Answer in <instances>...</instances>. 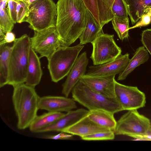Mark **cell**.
I'll return each mask as SVG.
<instances>
[{"label": "cell", "instance_id": "cell-14", "mask_svg": "<svg viewBox=\"0 0 151 151\" xmlns=\"http://www.w3.org/2000/svg\"><path fill=\"white\" fill-rule=\"evenodd\" d=\"M75 101L65 96H44L40 97L39 109L49 112H67L77 108Z\"/></svg>", "mask_w": 151, "mask_h": 151}, {"label": "cell", "instance_id": "cell-23", "mask_svg": "<svg viewBox=\"0 0 151 151\" xmlns=\"http://www.w3.org/2000/svg\"><path fill=\"white\" fill-rule=\"evenodd\" d=\"M12 47L0 44V87L7 84L10 56Z\"/></svg>", "mask_w": 151, "mask_h": 151}, {"label": "cell", "instance_id": "cell-29", "mask_svg": "<svg viewBox=\"0 0 151 151\" xmlns=\"http://www.w3.org/2000/svg\"><path fill=\"white\" fill-rule=\"evenodd\" d=\"M17 23H21L24 22L29 13V7L23 1L17 0Z\"/></svg>", "mask_w": 151, "mask_h": 151}, {"label": "cell", "instance_id": "cell-28", "mask_svg": "<svg viewBox=\"0 0 151 151\" xmlns=\"http://www.w3.org/2000/svg\"><path fill=\"white\" fill-rule=\"evenodd\" d=\"M114 131H108L94 133L81 137L85 140H104L113 139L115 137Z\"/></svg>", "mask_w": 151, "mask_h": 151}, {"label": "cell", "instance_id": "cell-32", "mask_svg": "<svg viewBox=\"0 0 151 151\" xmlns=\"http://www.w3.org/2000/svg\"><path fill=\"white\" fill-rule=\"evenodd\" d=\"M17 0H8L6 8L8 14L10 19L14 24L17 23Z\"/></svg>", "mask_w": 151, "mask_h": 151}, {"label": "cell", "instance_id": "cell-8", "mask_svg": "<svg viewBox=\"0 0 151 151\" xmlns=\"http://www.w3.org/2000/svg\"><path fill=\"white\" fill-rule=\"evenodd\" d=\"M114 35L101 33L91 43L93 49L90 58L94 65L115 60L121 55V48L116 44Z\"/></svg>", "mask_w": 151, "mask_h": 151}, {"label": "cell", "instance_id": "cell-16", "mask_svg": "<svg viewBox=\"0 0 151 151\" xmlns=\"http://www.w3.org/2000/svg\"><path fill=\"white\" fill-rule=\"evenodd\" d=\"M87 115L62 132L82 137L98 132L111 131L97 125L90 120Z\"/></svg>", "mask_w": 151, "mask_h": 151}, {"label": "cell", "instance_id": "cell-37", "mask_svg": "<svg viewBox=\"0 0 151 151\" xmlns=\"http://www.w3.org/2000/svg\"><path fill=\"white\" fill-rule=\"evenodd\" d=\"M0 41H3L5 37V33L3 31L2 29L0 28Z\"/></svg>", "mask_w": 151, "mask_h": 151}, {"label": "cell", "instance_id": "cell-12", "mask_svg": "<svg viewBox=\"0 0 151 151\" xmlns=\"http://www.w3.org/2000/svg\"><path fill=\"white\" fill-rule=\"evenodd\" d=\"M88 62L86 51L78 56L63 85L62 92L65 96H68L80 78L85 75Z\"/></svg>", "mask_w": 151, "mask_h": 151}, {"label": "cell", "instance_id": "cell-27", "mask_svg": "<svg viewBox=\"0 0 151 151\" xmlns=\"http://www.w3.org/2000/svg\"><path fill=\"white\" fill-rule=\"evenodd\" d=\"M114 17L121 19L128 18L127 6L125 0H115L112 8Z\"/></svg>", "mask_w": 151, "mask_h": 151}, {"label": "cell", "instance_id": "cell-17", "mask_svg": "<svg viewBox=\"0 0 151 151\" xmlns=\"http://www.w3.org/2000/svg\"><path fill=\"white\" fill-rule=\"evenodd\" d=\"M42 75L40 58L31 47L25 84L35 87L40 83Z\"/></svg>", "mask_w": 151, "mask_h": 151}, {"label": "cell", "instance_id": "cell-38", "mask_svg": "<svg viewBox=\"0 0 151 151\" xmlns=\"http://www.w3.org/2000/svg\"></svg>", "mask_w": 151, "mask_h": 151}, {"label": "cell", "instance_id": "cell-3", "mask_svg": "<svg viewBox=\"0 0 151 151\" xmlns=\"http://www.w3.org/2000/svg\"><path fill=\"white\" fill-rule=\"evenodd\" d=\"M31 46L26 34L16 38L12 46L7 84L13 87L25 82Z\"/></svg>", "mask_w": 151, "mask_h": 151}, {"label": "cell", "instance_id": "cell-20", "mask_svg": "<svg viewBox=\"0 0 151 151\" xmlns=\"http://www.w3.org/2000/svg\"><path fill=\"white\" fill-rule=\"evenodd\" d=\"M149 59L148 52L145 47H139L136 49L132 57L130 59L125 69L119 74L117 80L122 81L126 79L128 75L136 67L145 63Z\"/></svg>", "mask_w": 151, "mask_h": 151}, {"label": "cell", "instance_id": "cell-25", "mask_svg": "<svg viewBox=\"0 0 151 151\" xmlns=\"http://www.w3.org/2000/svg\"><path fill=\"white\" fill-rule=\"evenodd\" d=\"M113 29L117 33L119 39L122 41L128 38L129 21L128 17L121 19L114 17L111 20Z\"/></svg>", "mask_w": 151, "mask_h": 151}, {"label": "cell", "instance_id": "cell-7", "mask_svg": "<svg viewBox=\"0 0 151 151\" xmlns=\"http://www.w3.org/2000/svg\"><path fill=\"white\" fill-rule=\"evenodd\" d=\"M151 130L150 119L137 109L128 110L116 122L114 133L137 139Z\"/></svg>", "mask_w": 151, "mask_h": 151}, {"label": "cell", "instance_id": "cell-9", "mask_svg": "<svg viewBox=\"0 0 151 151\" xmlns=\"http://www.w3.org/2000/svg\"><path fill=\"white\" fill-rule=\"evenodd\" d=\"M30 41L31 48L40 55V58L45 57L47 59L61 46L56 27L34 31Z\"/></svg>", "mask_w": 151, "mask_h": 151}, {"label": "cell", "instance_id": "cell-10", "mask_svg": "<svg viewBox=\"0 0 151 151\" xmlns=\"http://www.w3.org/2000/svg\"><path fill=\"white\" fill-rule=\"evenodd\" d=\"M116 98L123 110L138 109L145 106L146 98L144 93L136 86L115 83Z\"/></svg>", "mask_w": 151, "mask_h": 151}, {"label": "cell", "instance_id": "cell-22", "mask_svg": "<svg viewBox=\"0 0 151 151\" xmlns=\"http://www.w3.org/2000/svg\"><path fill=\"white\" fill-rule=\"evenodd\" d=\"M65 114L61 112H49L37 116L30 124V130L38 133L40 130L49 126L63 116Z\"/></svg>", "mask_w": 151, "mask_h": 151}, {"label": "cell", "instance_id": "cell-33", "mask_svg": "<svg viewBox=\"0 0 151 151\" xmlns=\"http://www.w3.org/2000/svg\"><path fill=\"white\" fill-rule=\"evenodd\" d=\"M141 42L151 55V28L143 30L141 35Z\"/></svg>", "mask_w": 151, "mask_h": 151}, {"label": "cell", "instance_id": "cell-24", "mask_svg": "<svg viewBox=\"0 0 151 151\" xmlns=\"http://www.w3.org/2000/svg\"><path fill=\"white\" fill-rule=\"evenodd\" d=\"M99 12L100 24L104 25L111 21L114 18L112 8L115 0H96Z\"/></svg>", "mask_w": 151, "mask_h": 151}, {"label": "cell", "instance_id": "cell-5", "mask_svg": "<svg viewBox=\"0 0 151 151\" xmlns=\"http://www.w3.org/2000/svg\"><path fill=\"white\" fill-rule=\"evenodd\" d=\"M84 45L61 46L47 59L48 69L52 81L57 83L67 76Z\"/></svg>", "mask_w": 151, "mask_h": 151}, {"label": "cell", "instance_id": "cell-18", "mask_svg": "<svg viewBox=\"0 0 151 151\" xmlns=\"http://www.w3.org/2000/svg\"><path fill=\"white\" fill-rule=\"evenodd\" d=\"M102 28L87 9L86 26L79 38V44L83 45L88 43H91L102 33Z\"/></svg>", "mask_w": 151, "mask_h": 151}, {"label": "cell", "instance_id": "cell-26", "mask_svg": "<svg viewBox=\"0 0 151 151\" xmlns=\"http://www.w3.org/2000/svg\"><path fill=\"white\" fill-rule=\"evenodd\" d=\"M8 0H0V28L5 34L11 32L14 23L9 17L6 9Z\"/></svg>", "mask_w": 151, "mask_h": 151}, {"label": "cell", "instance_id": "cell-1", "mask_svg": "<svg viewBox=\"0 0 151 151\" xmlns=\"http://www.w3.org/2000/svg\"><path fill=\"white\" fill-rule=\"evenodd\" d=\"M56 5V28L61 45L69 46L85 29L87 9L82 0H58Z\"/></svg>", "mask_w": 151, "mask_h": 151}, {"label": "cell", "instance_id": "cell-11", "mask_svg": "<svg viewBox=\"0 0 151 151\" xmlns=\"http://www.w3.org/2000/svg\"><path fill=\"white\" fill-rule=\"evenodd\" d=\"M130 60L129 54L121 55L111 61L99 65L91 66L85 75L92 77L115 76L123 72Z\"/></svg>", "mask_w": 151, "mask_h": 151}, {"label": "cell", "instance_id": "cell-31", "mask_svg": "<svg viewBox=\"0 0 151 151\" xmlns=\"http://www.w3.org/2000/svg\"><path fill=\"white\" fill-rule=\"evenodd\" d=\"M87 9L91 13L100 25L99 12L96 0H82Z\"/></svg>", "mask_w": 151, "mask_h": 151}, {"label": "cell", "instance_id": "cell-4", "mask_svg": "<svg viewBox=\"0 0 151 151\" xmlns=\"http://www.w3.org/2000/svg\"><path fill=\"white\" fill-rule=\"evenodd\" d=\"M71 93L75 101L89 111L102 109L114 114L123 110L116 97H107L96 92L80 80Z\"/></svg>", "mask_w": 151, "mask_h": 151}, {"label": "cell", "instance_id": "cell-36", "mask_svg": "<svg viewBox=\"0 0 151 151\" xmlns=\"http://www.w3.org/2000/svg\"><path fill=\"white\" fill-rule=\"evenodd\" d=\"M36 0H21L28 7L31 4Z\"/></svg>", "mask_w": 151, "mask_h": 151}, {"label": "cell", "instance_id": "cell-21", "mask_svg": "<svg viewBox=\"0 0 151 151\" xmlns=\"http://www.w3.org/2000/svg\"><path fill=\"white\" fill-rule=\"evenodd\" d=\"M132 25L141 18L146 9L151 7V0H125Z\"/></svg>", "mask_w": 151, "mask_h": 151}, {"label": "cell", "instance_id": "cell-35", "mask_svg": "<svg viewBox=\"0 0 151 151\" xmlns=\"http://www.w3.org/2000/svg\"><path fill=\"white\" fill-rule=\"evenodd\" d=\"M15 35L12 32H7L5 34L4 40L0 42V44H7L14 42L16 39Z\"/></svg>", "mask_w": 151, "mask_h": 151}, {"label": "cell", "instance_id": "cell-15", "mask_svg": "<svg viewBox=\"0 0 151 151\" xmlns=\"http://www.w3.org/2000/svg\"><path fill=\"white\" fill-rule=\"evenodd\" d=\"M89 111L83 108L68 111L53 123L40 130L38 133L62 132L87 116Z\"/></svg>", "mask_w": 151, "mask_h": 151}, {"label": "cell", "instance_id": "cell-30", "mask_svg": "<svg viewBox=\"0 0 151 151\" xmlns=\"http://www.w3.org/2000/svg\"><path fill=\"white\" fill-rule=\"evenodd\" d=\"M151 22V7L147 8L145 12L142 16L139 21L133 26L129 27V30L135 28L146 26Z\"/></svg>", "mask_w": 151, "mask_h": 151}, {"label": "cell", "instance_id": "cell-2", "mask_svg": "<svg viewBox=\"0 0 151 151\" xmlns=\"http://www.w3.org/2000/svg\"><path fill=\"white\" fill-rule=\"evenodd\" d=\"M13 88L12 101L18 119L17 127L24 129L29 127L37 116L40 97L35 87L24 83Z\"/></svg>", "mask_w": 151, "mask_h": 151}, {"label": "cell", "instance_id": "cell-6", "mask_svg": "<svg viewBox=\"0 0 151 151\" xmlns=\"http://www.w3.org/2000/svg\"><path fill=\"white\" fill-rule=\"evenodd\" d=\"M57 16V5L53 0H37L29 6L24 22L34 31H40L56 27Z\"/></svg>", "mask_w": 151, "mask_h": 151}, {"label": "cell", "instance_id": "cell-19", "mask_svg": "<svg viewBox=\"0 0 151 151\" xmlns=\"http://www.w3.org/2000/svg\"><path fill=\"white\" fill-rule=\"evenodd\" d=\"M114 114L102 109L89 111V119L97 125L114 132L116 124Z\"/></svg>", "mask_w": 151, "mask_h": 151}, {"label": "cell", "instance_id": "cell-34", "mask_svg": "<svg viewBox=\"0 0 151 151\" xmlns=\"http://www.w3.org/2000/svg\"><path fill=\"white\" fill-rule=\"evenodd\" d=\"M73 136L72 134L61 132L55 135L47 136V138L53 139H71Z\"/></svg>", "mask_w": 151, "mask_h": 151}, {"label": "cell", "instance_id": "cell-13", "mask_svg": "<svg viewBox=\"0 0 151 151\" xmlns=\"http://www.w3.org/2000/svg\"><path fill=\"white\" fill-rule=\"evenodd\" d=\"M115 76L104 77L85 75L80 80L93 91L108 98H115Z\"/></svg>", "mask_w": 151, "mask_h": 151}]
</instances>
